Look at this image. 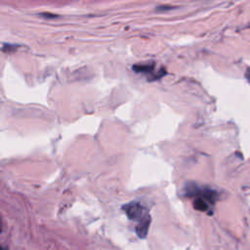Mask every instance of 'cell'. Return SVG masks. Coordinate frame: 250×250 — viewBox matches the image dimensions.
I'll use <instances>...</instances> for the list:
<instances>
[{
	"label": "cell",
	"instance_id": "277c9868",
	"mask_svg": "<svg viewBox=\"0 0 250 250\" xmlns=\"http://www.w3.org/2000/svg\"><path fill=\"white\" fill-rule=\"evenodd\" d=\"M0 231H1V223H0Z\"/></svg>",
	"mask_w": 250,
	"mask_h": 250
},
{
	"label": "cell",
	"instance_id": "6da1fadb",
	"mask_svg": "<svg viewBox=\"0 0 250 250\" xmlns=\"http://www.w3.org/2000/svg\"><path fill=\"white\" fill-rule=\"evenodd\" d=\"M123 209L125 210V213L130 220L137 222V234L142 238L146 237L150 223V216L148 211L141 203L138 202H130L124 205Z\"/></svg>",
	"mask_w": 250,
	"mask_h": 250
},
{
	"label": "cell",
	"instance_id": "3957f363",
	"mask_svg": "<svg viewBox=\"0 0 250 250\" xmlns=\"http://www.w3.org/2000/svg\"><path fill=\"white\" fill-rule=\"evenodd\" d=\"M134 69L135 72L138 73H143L146 76L149 77V78H153V79H159L160 77H162L165 74V69H160L157 70V68L155 67L154 63H146V64H136L132 67Z\"/></svg>",
	"mask_w": 250,
	"mask_h": 250
},
{
	"label": "cell",
	"instance_id": "7a4b0ae2",
	"mask_svg": "<svg viewBox=\"0 0 250 250\" xmlns=\"http://www.w3.org/2000/svg\"><path fill=\"white\" fill-rule=\"evenodd\" d=\"M187 194L190 197H194V208L202 212L211 210L217 198L216 191L208 188L199 187L197 185L188 186L187 188Z\"/></svg>",
	"mask_w": 250,
	"mask_h": 250
}]
</instances>
